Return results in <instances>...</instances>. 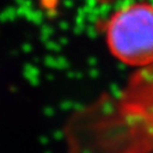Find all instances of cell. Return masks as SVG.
<instances>
[{
    "label": "cell",
    "instance_id": "obj_1",
    "mask_svg": "<svg viewBox=\"0 0 153 153\" xmlns=\"http://www.w3.org/2000/svg\"><path fill=\"white\" fill-rule=\"evenodd\" d=\"M106 44L118 60L153 65V5L135 3L114 12L105 27Z\"/></svg>",
    "mask_w": 153,
    "mask_h": 153
},
{
    "label": "cell",
    "instance_id": "obj_2",
    "mask_svg": "<svg viewBox=\"0 0 153 153\" xmlns=\"http://www.w3.org/2000/svg\"><path fill=\"white\" fill-rule=\"evenodd\" d=\"M100 1H104V3H107V1H113V0H100Z\"/></svg>",
    "mask_w": 153,
    "mask_h": 153
}]
</instances>
